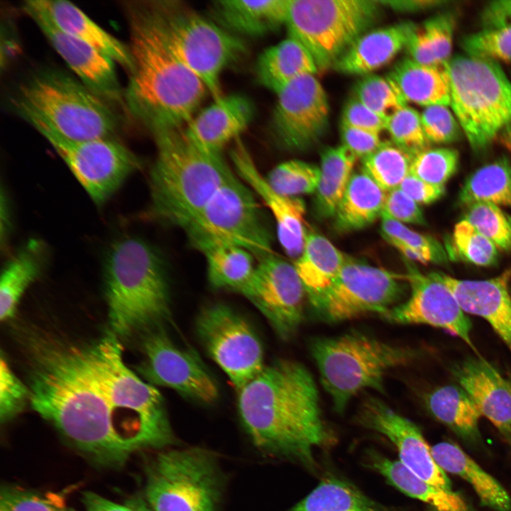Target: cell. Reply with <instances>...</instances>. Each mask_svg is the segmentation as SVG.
Wrapping results in <instances>:
<instances>
[{
	"label": "cell",
	"instance_id": "cell-1",
	"mask_svg": "<svg viewBox=\"0 0 511 511\" xmlns=\"http://www.w3.org/2000/svg\"><path fill=\"white\" fill-rule=\"evenodd\" d=\"M33 352V409L97 461L119 466L171 439L161 394L126 366L112 333L88 346L40 342Z\"/></svg>",
	"mask_w": 511,
	"mask_h": 511
},
{
	"label": "cell",
	"instance_id": "cell-2",
	"mask_svg": "<svg viewBox=\"0 0 511 511\" xmlns=\"http://www.w3.org/2000/svg\"><path fill=\"white\" fill-rule=\"evenodd\" d=\"M238 392L240 418L258 449L313 466V449L330 435L316 383L304 366L278 360Z\"/></svg>",
	"mask_w": 511,
	"mask_h": 511
},
{
	"label": "cell",
	"instance_id": "cell-3",
	"mask_svg": "<svg viewBox=\"0 0 511 511\" xmlns=\"http://www.w3.org/2000/svg\"><path fill=\"white\" fill-rule=\"evenodd\" d=\"M133 60L124 103L153 134L185 128L207 91L165 43L145 1L125 6Z\"/></svg>",
	"mask_w": 511,
	"mask_h": 511
},
{
	"label": "cell",
	"instance_id": "cell-4",
	"mask_svg": "<svg viewBox=\"0 0 511 511\" xmlns=\"http://www.w3.org/2000/svg\"><path fill=\"white\" fill-rule=\"evenodd\" d=\"M153 135L156 155L150 176L151 212L184 230L233 172L221 153L196 145L184 128Z\"/></svg>",
	"mask_w": 511,
	"mask_h": 511
},
{
	"label": "cell",
	"instance_id": "cell-5",
	"mask_svg": "<svg viewBox=\"0 0 511 511\" xmlns=\"http://www.w3.org/2000/svg\"><path fill=\"white\" fill-rule=\"evenodd\" d=\"M11 104L40 133L82 141L114 137L118 129L109 102L58 70L35 74L20 86Z\"/></svg>",
	"mask_w": 511,
	"mask_h": 511
},
{
	"label": "cell",
	"instance_id": "cell-6",
	"mask_svg": "<svg viewBox=\"0 0 511 511\" xmlns=\"http://www.w3.org/2000/svg\"><path fill=\"white\" fill-rule=\"evenodd\" d=\"M104 275L109 322L116 336H130L168 317L164 264L144 241L127 238L116 243L109 252Z\"/></svg>",
	"mask_w": 511,
	"mask_h": 511
},
{
	"label": "cell",
	"instance_id": "cell-7",
	"mask_svg": "<svg viewBox=\"0 0 511 511\" xmlns=\"http://www.w3.org/2000/svg\"><path fill=\"white\" fill-rule=\"evenodd\" d=\"M309 346L321 383L339 413L365 390L383 392L386 373L409 363L417 355L410 347L388 343L359 331L317 337Z\"/></svg>",
	"mask_w": 511,
	"mask_h": 511
},
{
	"label": "cell",
	"instance_id": "cell-8",
	"mask_svg": "<svg viewBox=\"0 0 511 511\" xmlns=\"http://www.w3.org/2000/svg\"><path fill=\"white\" fill-rule=\"evenodd\" d=\"M145 2L172 54L204 83L214 99L223 96L221 74L243 55V41L180 1Z\"/></svg>",
	"mask_w": 511,
	"mask_h": 511
},
{
	"label": "cell",
	"instance_id": "cell-9",
	"mask_svg": "<svg viewBox=\"0 0 511 511\" xmlns=\"http://www.w3.org/2000/svg\"><path fill=\"white\" fill-rule=\"evenodd\" d=\"M444 67L449 107L471 148L483 151L511 124V80L498 62L466 54Z\"/></svg>",
	"mask_w": 511,
	"mask_h": 511
},
{
	"label": "cell",
	"instance_id": "cell-10",
	"mask_svg": "<svg viewBox=\"0 0 511 511\" xmlns=\"http://www.w3.org/2000/svg\"><path fill=\"white\" fill-rule=\"evenodd\" d=\"M382 6L373 0H290L285 26L323 72L376 21Z\"/></svg>",
	"mask_w": 511,
	"mask_h": 511
},
{
	"label": "cell",
	"instance_id": "cell-11",
	"mask_svg": "<svg viewBox=\"0 0 511 511\" xmlns=\"http://www.w3.org/2000/svg\"><path fill=\"white\" fill-rule=\"evenodd\" d=\"M184 231L197 249L224 243L243 248L258 260L273 253L272 236L253 192L233 172Z\"/></svg>",
	"mask_w": 511,
	"mask_h": 511
},
{
	"label": "cell",
	"instance_id": "cell-12",
	"mask_svg": "<svg viewBox=\"0 0 511 511\" xmlns=\"http://www.w3.org/2000/svg\"><path fill=\"white\" fill-rule=\"evenodd\" d=\"M221 494L216 460L204 449L165 451L148 468L145 496L154 511H217Z\"/></svg>",
	"mask_w": 511,
	"mask_h": 511
},
{
	"label": "cell",
	"instance_id": "cell-13",
	"mask_svg": "<svg viewBox=\"0 0 511 511\" xmlns=\"http://www.w3.org/2000/svg\"><path fill=\"white\" fill-rule=\"evenodd\" d=\"M402 278L405 275L347 258L331 286L311 303L329 322L370 313L382 316L401 299Z\"/></svg>",
	"mask_w": 511,
	"mask_h": 511
},
{
	"label": "cell",
	"instance_id": "cell-14",
	"mask_svg": "<svg viewBox=\"0 0 511 511\" xmlns=\"http://www.w3.org/2000/svg\"><path fill=\"white\" fill-rule=\"evenodd\" d=\"M199 339L238 391L265 368L260 340L251 324L224 304L205 307L196 322Z\"/></svg>",
	"mask_w": 511,
	"mask_h": 511
},
{
	"label": "cell",
	"instance_id": "cell-15",
	"mask_svg": "<svg viewBox=\"0 0 511 511\" xmlns=\"http://www.w3.org/2000/svg\"><path fill=\"white\" fill-rule=\"evenodd\" d=\"M40 134L97 204L110 197L141 165L137 156L114 137L74 141Z\"/></svg>",
	"mask_w": 511,
	"mask_h": 511
},
{
	"label": "cell",
	"instance_id": "cell-16",
	"mask_svg": "<svg viewBox=\"0 0 511 511\" xmlns=\"http://www.w3.org/2000/svg\"><path fill=\"white\" fill-rule=\"evenodd\" d=\"M270 120L275 141L288 150H302L324 136L329 126L326 93L315 77L301 76L282 88Z\"/></svg>",
	"mask_w": 511,
	"mask_h": 511
},
{
	"label": "cell",
	"instance_id": "cell-17",
	"mask_svg": "<svg viewBox=\"0 0 511 511\" xmlns=\"http://www.w3.org/2000/svg\"><path fill=\"white\" fill-rule=\"evenodd\" d=\"M264 316L278 336L288 339L299 329L306 292L294 265L273 253L257 263L241 294Z\"/></svg>",
	"mask_w": 511,
	"mask_h": 511
},
{
	"label": "cell",
	"instance_id": "cell-18",
	"mask_svg": "<svg viewBox=\"0 0 511 511\" xmlns=\"http://www.w3.org/2000/svg\"><path fill=\"white\" fill-rule=\"evenodd\" d=\"M143 348L145 361L139 367L151 385L171 388L183 396L203 403L219 397L217 385L199 356L176 345L162 330L147 335Z\"/></svg>",
	"mask_w": 511,
	"mask_h": 511
},
{
	"label": "cell",
	"instance_id": "cell-19",
	"mask_svg": "<svg viewBox=\"0 0 511 511\" xmlns=\"http://www.w3.org/2000/svg\"><path fill=\"white\" fill-rule=\"evenodd\" d=\"M405 279L410 285L408 299L382 315L400 324H425L444 329L463 341L474 351L471 337L472 324L456 297L436 275L412 270Z\"/></svg>",
	"mask_w": 511,
	"mask_h": 511
},
{
	"label": "cell",
	"instance_id": "cell-20",
	"mask_svg": "<svg viewBox=\"0 0 511 511\" xmlns=\"http://www.w3.org/2000/svg\"><path fill=\"white\" fill-rule=\"evenodd\" d=\"M358 420L387 437L397 448L401 463L414 475L434 486L452 489L446 472L436 462L431 447L413 422L375 397L363 401Z\"/></svg>",
	"mask_w": 511,
	"mask_h": 511
},
{
	"label": "cell",
	"instance_id": "cell-21",
	"mask_svg": "<svg viewBox=\"0 0 511 511\" xmlns=\"http://www.w3.org/2000/svg\"><path fill=\"white\" fill-rule=\"evenodd\" d=\"M23 9L83 84L109 103L124 102L110 57L62 31L35 0L26 1Z\"/></svg>",
	"mask_w": 511,
	"mask_h": 511
},
{
	"label": "cell",
	"instance_id": "cell-22",
	"mask_svg": "<svg viewBox=\"0 0 511 511\" xmlns=\"http://www.w3.org/2000/svg\"><path fill=\"white\" fill-rule=\"evenodd\" d=\"M235 142L230 155L238 175L270 211L283 250L289 256L297 258L302 251L307 231L304 201L277 192L260 173L243 143L238 138Z\"/></svg>",
	"mask_w": 511,
	"mask_h": 511
},
{
	"label": "cell",
	"instance_id": "cell-23",
	"mask_svg": "<svg viewBox=\"0 0 511 511\" xmlns=\"http://www.w3.org/2000/svg\"><path fill=\"white\" fill-rule=\"evenodd\" d=\"M453 375L500 434L511 442V379L480 356L456 364Z\"/></svg>",
	"mask_w": 511,
	"mask_h": 511
},
{
	"label": "cell",
	"instance_id": "cell-24",
	"mask_svg": "<svg viewBox=\"0 0 511 511\" xmlns=\"http://www.w3.org/2000/svg\"><path fill=\"white\" fill-rule=\"evenodd\" d=\"M463 312L484 319L511 351V267L487 280H461L436 272Z\"/></svg>",
	"mask_w": 511,
	"mask_h": 511
},
{
	"label": "cell",
	"instance_id": "cell-25",
	"mask_svg": "<svg viewBox=\"0 0 511 511\" xmlns=\"http://www.w3.org/2000/svg\"><path fill=\"white\" fill-rule=\"evenodd\" d=\"M254 106L240 94L221 96L202 110L184 128L186 136L204 150L221 153L238 138L253 119Z\"/></svg>",
	"mask_w": 511,
	"mask_h": 511
},
{
	"label": "cell",
	"instance_id": "cell-26",
	"mask_svg": "<svg viewBox=\"0 0 511 511\" xmlns=\"http://www.w3.org/2000/svg\"><path fill=\"white\" fill-rule=\"evenodd\" d=\"M416 26L412 22H402L366 32L351 44L334 67L346 75H369L405 49Z\"/></svg>",
	"mask_w": 511,
	"mask_h": 511
},
{
	"label": "cell",
	"instance_id": "cell-27",
	"mask_svg": "<svg viewBox=\"0 0 511 511\" xmlns=\"http://www.w3.org/2000/svg\"><path fill=\"white\" fill-rule=\"evenodd\" d=\"M35 1L62 31L105 53L129 74L132 72L128 45L106 31L75 4L64 0Z\"/></svg>",
	"mask_w": 511,
	"mask_h": 511
},
{
	"label": "cell",
	"instance_id": "cell-28",
	"mask_svg": "<svg viewBox=\"0 0 511 511\" xmlns=\"http://www.w3.org/2000/svg\"><path fill=\"white\" fill-rule=\"evenodd\" d=\"M290 0H224L213 2L211 13L227 31L260 36L285 25Z\"/></svg>",
	"mask_w": 511,
	"mask_h": 511
},
{
	"label": "cell",
	"instance_id": "cell-29",
	"mask_svg": "<svg viewBox=\"0 0 511 511\" xmlns=\"http://www.w3.org/2000/svg\"><path fill=\"white\" fill-rule=\"evenodd\" d=\"M431 450L445 472L461 478L471 485L482 505L497 511L511 510V497L505 488L458 445L441 441Z\"/></svg>",
	"mask_w": 511,
	"mask_h": 511
},
{
	"label": "cell",
	"instance_id": "cell-30",
	"mask_svg": "<svg viewBox=\"0 0 511 511\" xmlns=\"http://www.w3.org/2000/svg\"><path fill=\"white\" fill-rule=\"evenodd\" d=\"M346 259L327 238L314 231H306L302 251L293 265L310 302L331 286Z\"/></svg>",
	"mask_w": 511,
	"mask_h": 511
},
{
	"label": "cell",
	"instance_id": "cell-31",
	"mask_svg": "<svg viewBox=\"0 0 511 511\" xmlns=\"http://www.w3.org/2000/svg\"><path fill=\"white\" fill-rule=\"evenodd\" d=\"M255 68L260 84L275 94L294 79L318 72L308 50L289 35L263 51L257 59Z\"/></svg>",
	"mask_w": 511,
	"mask_h": 511
},
{
	"label": "cell",
	"instance_id": "cell-32",
	"mask_svg": "<svg viewBox=\"0 0 511 511\" xmlns=\"http://www.w3.org/2000/svg\"><path fill=\"white\" fill-rule=\"evenodd\" d=\"M388 76L407 102L425 107L450 105V84L444 65H424L407 57L398 62Z\"/></svg>",
	"mask_w": 511,
	"mask_h": 511
},
{
	"label": "cell",
	"instance_id": "cell-33",
	"mask_svg": "<svg viewBox=\"0 0 511 511\" xmlns=\"http://www.w3.org/2000/svg\"><path fill=\"white\" fill-rule=\"evenodd\" d=\"M386 194L363 170L353 173L334 216L336 229L348 232L373 224L381 216Z\"/></svg>",
	"mask_w": 511,
	"mask_h": 511
},
{
	"label": "cell",
	"instance_id": "cell-34",
	"mask_svg": "<svg viewBox=\"0 0 511 511\" xmlns=\"http://www.w3.org/2000/svg\"><path fill=\"white\" fill-rule=\"evenodd\" d=\"M430 414L466 441L480 438L479 420L482 416L477 405L459 385L436 388L425 397Z\"/></svg>",
	"mask_w": 511,
	"mask_h": 511
},
{
	"label": "cell",
	"instance_id": "cell-35",
	"mask_svg": "<svg viewBox=\"0 0 511 511\" xmlns=\"http://www.w3.org/2000/svg\"><path fill=\"white\" fill-rule=\"evenodd\" d=\"M198 250L205 256L208 279L214 287L243 293L257 265L251 252L224 243H209Z\"/></svg>",
	"mask_w": 511,
	"mask_h": 511
},
{
	"label": "cell",
	"instance_id": "cell-36",
	"mask_svg": "<svg viewBox=\"0 0 511 511\" xmlns=\"http://www.w3.org/2000/svg\"><path fill=\"white\" fill-rule=\"evenodd\" d=\"M358 159L342 144L322 153L320 180L315 192L316 210L320 216H335Z\"/></svg>",
	"mask_w": 511,
	"mask_h": 511
},
{
	"label": "cell",
	"instance_id": "cell-37",
	"mask_svg": "<svg viewBox=\"0 0 511 511\" xmlns=\"http://www.w3.org/2000/svg\"><path fill=\"white\" fill-rule=\"evenodd\" d=\"M35 241L28 243L4 268L0 281V319L7 321L14 314L21 297L38 276L43 253Z\"/></svg>",
	"mask_w": 511,
	"mask_h": 511
},
{
	"label": "cell",
	"instance_id": "cell-38",
	"mask_svg": "<svg viewBox=\"0 0 511 511\" xmlns=\"http://www.w3.org/2000/svg\"><path fill=\"white\" fill-rule=\"evenodd\" d=\"M458 202L466 207L477 202L511 207V163L503 156L478 168L463 184Z\"/></svg>",
	"mask_w": 511,
	"mask_h": 511
},
{
	"label": "cell",
	"instance_id": "cell-39",
	"mask_svg": "<svg viewBox=\"0 0 511 511\" xmlns=\"http://www.w3.org/2000/svg\"><path fill=\"white\" fill-rule=\"evenodd\" d=\"M288 511H390L351 484L326 478Z\"/></svg>",
	"mask_w": 511,
	"mask_h": 511
},
{
	"label": "cell",
	"instance_id": "cell-40",
	"mask_svg": "<svg viewBox=\"0 0 511 511\" xmlns=\"http://www.w3.org/2000/svg\"><path fill=\"white\" fill-rule=\"evenodd\" d=\"M412 158L393 143L385 141L362 159V170L388 192L398 188L410 174Z\"/></svg>",
	"mask_w": 511,
	"mask_h": 511
},
{
	"label": "cell",
	"instance_id": "cell-41",
	"mask_svg": "<svg viewBox=\"0 0 511 511\" xmlns=\"http://www.w3.org/2000/svg\"><path fill=\"white\" fill-rule=\"evenodd\" d=\"M446 246L448 256L477 266L493 265L499 256L497 246L464 219L455 224L450 245Z\"/></svg>",
	"mask_w": 511,
	"mask_h": 511
},
{
	"label": "cell",
	"instance_id": "cell-42",
	"mask_svg": "<svg viewBox=\"0 0 511 511\" xmlns=\"http://www.w3.org/2000/svg\"><path fill=\"white\" fill-rule=\"evenodd\" d=\"M354 97L387 119L407 105L395 82L388 76L365 75L354 89Z\"/></svg>",
	"mask_w": 511,
	"mask_h": 511
},
{
	"label": "cell",
	"instance_id": "cell-43",
	"mask_svg": "<svg viewBox=\"0 0 511 511\" xmlns=\"http://www.w3.org/2000/svg\"><path fill=\"white\" fill-rule=\"evenodd\" d=\"M320 175L319 167L304 161L292 160L275 166L266 179L277 192L295 197L315 192Z\"/></svg>",
	"mask_w": 511,
	"mask_h": 511
},
{
	"label": "cell",
	"instance_id": "cell-44",
	"mask_svg": "<svg viewBox=\"0 0 511 511\" xmlns=\"http://www.w3.org/2000/svg\"><path fill=\"white\" fill-rule=\"evenodd\" d=\"M466 208L463 219L490 239L499 251H511V217L500 207L477 202Z\"/></svg>",
	"mask_w": 511,
	"mask_h": 511
},
{
	"label": "cell",
	"instance_id": "cell-45",
	"mask_svg": "<svg viewBox=\"0 0 511 511\" xmlns=\"http://www.w3.org/2000/svg\"><path fill=\"white\" fill-rule=\"evenodd\" d=\"M458 152L449 148H427L414 155L410 174L429 184L445 187L456 172Z\"/></svg>",
	"mask_w": 511,
	"mask_h": 511
},
{
	"label": "cell",
	"instance_id": "cell-46",
	"mask_svg": "<svg viewBox=\"0 0 511 511\" xmlns=\"http://www.w3.org/2000/svg\"><path fill=\"white\" fill-rule=\"evenodd\" d=\"M385 130L392 143L412 157L429 148V143L424 133L421 114L408 105L387 119Z\"/></svg>",
	"mask_w": 511,
	"mask_h": 511
},
{
	"label": "cell",
	"instance_id": "cell-47",
	"mask_svg": "<svg viewBox=\"0 0 511 511\" xmlns=\"http://www.w3.org/2000/svg\"><path fill=\"white\" fill-rule=\"evenodd\" d=\"M461 46L466 55L498 62H511V23L465 35Z\"/></svg>",
	"mask_w": 511,
	"mask_h": 511
},
{
	"label": "cell",
	"instance_id": "cell-48",
	"mask_svg": "<svg viewBox=\"0 0 511 511\" xmlns=\"http://www.w3.org/2000/svg\"><path fill=\"white\" fill-rule=\"evenodd\" d=\"M381 231L383 237L397 240L419 251L429 263L439 264L448 260L446 248L437 240L414 231L404 224L382 217Z\"/></svg>",
	"mask_w": 511,
	"mask_h": 511
},
{
	"label": "cell",
	"instance_id": "cell-49",
	"mask_svg": "<svg viewBox=\"0 0 511 511\" xmlns=\"http://www.w3.org/2000/svg\"><path fill=\"white\" fill-rule=\"evenodd\" d=\"M424 135L430 143L444 144L457 141L462 132L451 108L444 105L425 107L421 113Z\"/></svg>",
	"mask_w": 511,
	"mask_h": 511
},
{
	"label": "cell",
	"instance_id": "cell-50",
	"mask_svg": "<svg viewBox=\"0 0 511 511\" xmlns=\"http://www.w3.org/2000/svg\"><path fill=\"white\" fill-rule=\"evenodd\" d=\"M63 500L51 494L41 495L16 488H5L0 496V511H65Z\"/></svg>",
	"mask_w": 511,
	"mask_h": 511
},
{
	"label": "cell",
	"instance_id": "cell-51",
	"mask_svg": "<svg viewBox=\"0 0 511 511\" xmlns=\"http://www.w3.org/2000/svg\"><path fill=\"white\" fill-rule=\"evenodd\" d=\"M455 16L450 12L437 14L420 26L436 59L444 65L451 58Z\"/></svg>",
	"mask_w": 511,
	"mask_h": 511
},
{
	"label": "cell",
	"instance_id": "cell-52",
	"mask_svg": "<svg viewBox=\"0 0 511 511\" xmlns=\"http://www.w3.org/2000/svg\"><path fill=\"white\" fill-rule=\"evenodd\" d=\"M29 399L28 389L10 368L1 355L0 361V417L6 422L16 416Z\"/></svg>",
	"mask_w": 511,
	"mask_h": 511
},
{
	"label": "cell",
	"instance_id": "cell-53",
	"mask_svg": "<svg viewBox=\"0 0 511 511\" xmlns=\"http://www.w3.org/2000/svg\"><path fill=\"white\" fill-rule=\"evenodd\" d=\"M380 217L404 224H425L424 214L419 204L399 187L387 192Z\"/></svg>",
	"mask_w": 511,
	"mask_h": 511
},
{
	"label": "cell",
	"instance_id": "cell-54",
	"mask_svg": "<svg viewBox=\"0 0 511 511\" xmlns=\"http://www.w3.org/2000/svg\"><path fill=\"white\" fill-rule=\"evenodd\" d=\"M341 125L380 134L385 130L386 119L353 97L343 109Z\"/></svg>",
	"mask_w": 511,
	"mask_h": 511
},
{
	"label": "cell",
	"instance_id": "cell-55",
	"mask_svg": "<svg viewBox=\"0 0 511 511\" xmlns=\"http://www.w3.org/2000/svg\"><path fill=\"white\" fill-rule=\"evenodd\" d=\"M380 133L341 125L342 145L358 158H363L375 151L383 143Z\"/></svg>",
	"mask_w": 511,
	"mask_h": 511
},
{
	"label": "cell",
	"instance_id": "cell-56",
	"mask_svg": "<svg viewBox=\"0 0 511 511\" xmlns=\"http://www.w3.org/2000/svg\"><path fill=\"white\" fill-rule=\"evenodd\" d=\"M417 204H429L440 199L445 193V187L424 182L409 174L399 187Z\"/></svg>",
	"mask_w": 511,
	"mask_h": 511
},
{
	"label": "cell",
	"instance_id": "cell-57",
	"mask_svg": "<svg viewBox=\"0 0 511 511\" xmlns=\"http://www.w3.org/2000/svg\"><path fill=\"white\" fill-rule=\"evenodd\" d=\"M408 57L424 65H444L436 60L420 26H416L405 48Z\"/></svg>",
	"mask_w": 511,
	"mask_h": 511
},
{
	"label": "cell",
	"instance_id": "cell-58",
	"mask_svg": "<svg viewBox=\"0 0 511 511\" xmlns=\"http://www.w3.org/2000/svg\"><path fill=\"white\" fill-rule=\"evenodd\" d=\"M483 28H490L511 23V0L490 2L482 11Z\"/></svg>",
	"mask_w": 511,
	"mask_h": 511
},
{
	"label": "cell",
	"instance_id": "cell-59",
	"mask_svg": "<svg viewBox=\"0 0 511 511\" xmlns=\"http://www.w3.org/2000/svg\"><path fill=\"white\" fill-rule=\"evenodd\" d=\"M383 6L401 12H414L442 6L449 1L439 0H385L379 1Z\"/></svg>",
	"mask_w": 511,
	"mask_h": 511
},
{
	"label": "cell",
	"instance_id": "cell-60",
	"mask_svg": "<svg viewBox=\"0 0 511 511\" xmlns=\"http://www.w3.org/2000/svg\"><path fill=\"white\" fill-rule=\"evenodd\" d=\"M82 501L87 511H135L128 505L114 502L92 492L84 493Z\"/></svg>",
	"mask_w": 511,
	"mask_h": 511
},
{
	"label": "cell",
	"instance_id": "cell-61",
	"mask_svg": "<svg viewBox=\"0 0 511 511\" xmlns=\"http://www.w3.org/2000/svg\"><path fill=\"white\" fill-rule=\"evenodd\" d=\"M388 243L391 244L400 253H401L407 259L419 262L422 264L427 265L429 261L425 256L417 250L393 238L384 237Z\"/></svg>",
	"mask_w": 511,
	"mask_h": 511
},
{
	"label": "cell",
	"instance_id": "cell-62",
	"mask_svg": "<svg viewBox=\"0 0 511 511\" xmlns=\"http://www.w3.org/2000/svg\"><path fill=\"white\" fill-rule=\"evenodd\" d=\"M498 138L502 145L511 151V124L506 127Z\"/></svg>",
	"mask_w": 511,
	"mask_h": 511
},
{
	"label": "cell",
	"instance_id": "cell-63",
	"mask_svg": "<svg viewBox=\"0 0 511 511\" xmlns=\"http://www.w3.org/2000/svg\"><path fill=\"white\" fill-rule=\"evenodd\" d=\"M128 505L135 511H154L148 502L138 498L131 500Z\"/></svg>",
	"mask_w": 511,
	"mask_h": 511
},
{
	"label": "cell",
	"instance_id": "cell-64",
	"mask_svg": "<svg viewBox=\"0 0 511 511\" xmlns=\"http://www.w3.org/2000/svg\"><path fill=\"white\" fill-rule=\"evenodd\" d=\"M65 511H71V510H68L66 509Z\"/></svg>",
	"mask_w": 511,
	"mask_h": 511
}]
</instances>
